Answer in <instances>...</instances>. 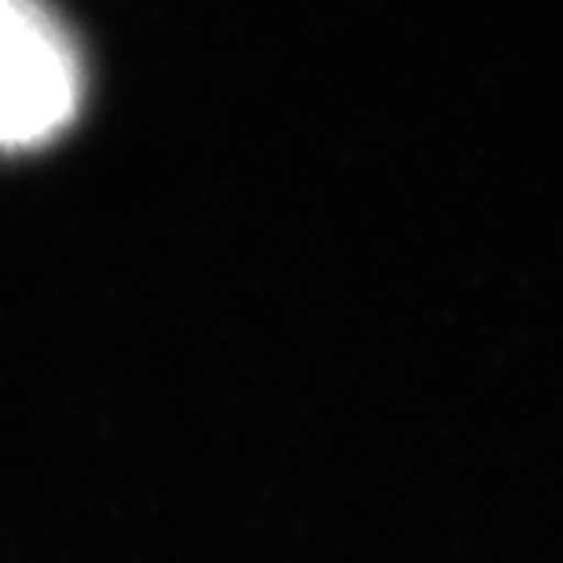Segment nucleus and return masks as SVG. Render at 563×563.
Returning a JSON list of instances; mask_svg holds the SVG:
<instances>
[{
    "label": "nucleus",
    "instance_id": "1",
    "mask_svg": "<svg viewBox=\"0 0 563 563\" xmlns=\"http://www.w3.org/2000/svg\"><path fill=\"white\" fill-rule=\"evenodd\" d=\"M81 52L44 0H0V151L52 143L77 118Z\"/></svg>",
    "mask_w": 563,
    "mask_h": 563
}]
</instances>
